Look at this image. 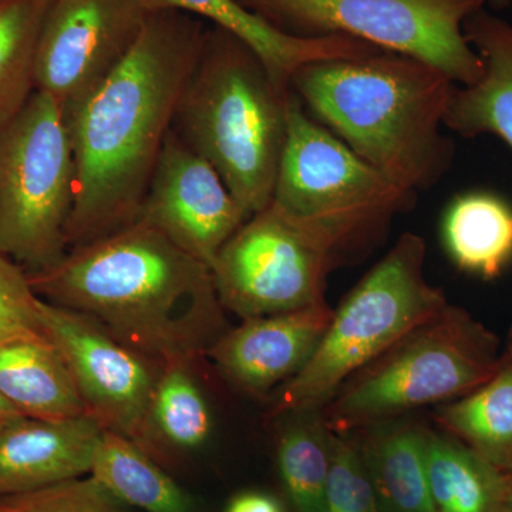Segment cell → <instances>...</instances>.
<instances>
[{
    "mask_svg": "<svg viewBox=\"0 0 512 512\" xmlns=\"http://www.w3.org/2000/svg\"><path fill=\"white\" fill-rule=\"evenodd\" d=\"M150 424L165 464L173 451H192L210 439V406L192 375V363L161 367L150 403Z\"/></svg>",
    "mask_w": 512,
    "mask_h": 512,
    "instance_id": "cell-25",
    "label": "cell"
},
{
    "mask_svg": "<svg viewBox=\"0 0 512 512\" xmlns=\"http://www.w3.org/2000/svg\"><path fill=\"white\" fill-rule=\"evenodd\" d=\"M440 430L466 444L504 473L512 471V340L500 367L473 392L437 406Z\"/></svg>",
    "mask_w": 512,
    "mask_h": 512,
    "instance_id": "cell-21",
    "label": "cell"
},
{
    "mask_svg": "<svg viewBox=\"0 0 512 512\" xmlns=\"http://www.w3.org/2000/svg\"><path fill=\"white\" fill-rule=\"evenodd\" d=\"M76 181L69 123L55 99L36 90L0 130V254L26 274L52 268L69 251Z\"/></svg>",
    "mask_w": 512,
    "mask_h": 512,
    "instance_id": "cell-8",
    "label": "cell"
},
{
    "mask_svg": "<svg viewBox=\"0 0 512 512\" xmlns=\"http://www.w3.org/2000/svg\"><path fill=\"white\" fill-rule=\"evenodd\" d=\"M441 238L460 271L491 281L512 261V205L493 192L457 195L444 212Z\"/></svg>",
    "mask_w": 512,
    "mask_h": 512,
    "instance_id": "cell-20",
    "label": "cell"
},
{
    "mask_svg": "<svg viewBox=\"0 0 512 512\" xmlns=\"http://www.w3.org/2000/svg\"><path fill=\"white\" fill-rule=\"evenodd\" d=\"M424 447L436 512H504L508 473L443 430L426 427Z\"/></svg>",
    "mask_w": 512,
    "mask_h": 512,
    "instance_id": "cell-22",
    "label": "cell"
},
{
    "mask_svg": "<svg viewBox=\"0 0 512 512\" xmlns=\"http://www.w3.org/2000/svg\"><path fill=\"white\" fill-rule=\"evenodd\" d=\"M19 416L18 413H8V414H0V436H2L3 430L8 426L9 421L13 419V417Z\"/></svg>",
    "mask_w": 512,
    "mask_h": 512,
    "instance_id": "cell-33",
    "label": "cell"
},
{
    "mask_svg": "<svg viewBox=\"0 0 512 512\" xmlns=\"http://www.w3.org/2000/svg\"><path fill=\"white\" fill-rule=\"evenodd\" d=\"M426 251L423 237L406 232L357 282L311 359L276 390L269 419L320 412L357 370L447 305L424 275Z\"/></svg>",
    "mask_w": 512,
    "mask_h": 512,
    "instance_id": "cell-6",
    "label": "cell"
},
{
    "mask_svg": "<svg viewBox=\"0 0 512 512\" xmlns=\"http://www.w3.org/2000/svg\"><path fill=\"white\" fill-rule=\"evenodd\" d=\"M0 397L22 416L35 419L87 414L66 360L45 332L0 342Z\"/></svg>",
    "mask_w": 512,
    "mask_h": 512,
    "instance_id": "cell-17",
    "label": "cell"
},
{
    "mask_svg": "<svg viewBox=\"0 0 512 512\" xmlns=\"http://www.w3.org/2000/svg\"><path fill=\"white\" fill-rule=\"evenodd\" d=\"M456 86L436 67L384 50L306 63L291 79L313 119L416 194L436 187L456 157L454 141L443 133Z\"/></svg>",
    "mask_w": 512,
    "mask_h": 512,
    "instance_id": "cell-3",
    "label": "cell"
},
{
    "mask_svg": "<svg viewBox=\"0 0 512 512\" xmlns=\"http://www.w3.org/2000/svg\"><path fill=\"white\" fill-rule=\"evenodd\" d=\"M508 338H510L512 340V329H511V332H510V336H508Z\"/></svg>",
    "mask_w": 512,
    "mask_h": 512,
    "instance_id": "cell-35",
    "label": "cell"
},
{
    "mask_svg": "<svg viewBox=\"0 0 512 512\" xmlns=\"http://www.w3.org/2000/svg\"><path fill=\"white\" fill-rule=\"evenodd\" d=\"M511 2H512V0H511Z\"/></svg>",
    "mask_w": 512,
    "mask_h": 512,
    "instance_id": "cell-36",
    "label": "cell"
},
{
    "mask_svg": "<svg viewBox=\"0 0 512 512\" xmlns=\"http://www.w3.org/2000/svg\"><path fill=\"white\" fill-rule=\"evenodd\" d=\"M39 303L29 275L0 254V342L22 333L43 332Z\"/></svg>",
    "mask_w": 512,
    "mask_h": 512,
    "instance_id": "cell-29",
    "label": "cell"
},
{
    "mask_svg": "<svg viewBox=\"0 0 512 512\" xmlns=\"http://www.w3.org/2000/svg\"><path fill=\"white\" fill-rule=\"evenodd\" d=\"M325 301L299 311L242 320L208 350L222 376L251 396H266L301 372L329 328Z\"/></svg>",
    "mask_w": 512,
    "mask_h": 512,
    "instance_id": "cell-14",
    "label": "cell"
},
{
    "mask_svg": "<svg viewBox=\"0 0 512 512\" xmlns=\"http://www.w3.org/2000/svg\"><path fill=\"white\" fill-rule=\"evenodd\" d=\"M208 26L183 10H153L126 59L67 120L77 170L69 249L137 221Z\"/></svg>",
    "mask_w": 512,
    "mask_h": 512,
    "instance_id": "cell-1",
    "label": "cell"
},
{
    "mask_svg": "<svg viewBox=\"0 0 512 512\" xmlns=\"http://www.w3.org/2000/svg\"><path fill=\"white\" fill-rule=\"evenodd\" d=\"M353 434L383 512H436L427 473L426 426L400 417Z\"/></svg>",
    "mask_w": 512,
    "mask_h": 512,
    "instance_id": "cell-18",
    "label": "cell"
},
{
    "mask_svg": "<svg viewBox=\"0 0 512 512\" xmlns=\"http://www.w3.org/2000/svg\"><path fill=\"white\" fill-rule=\"evenodd\" d=\"M488 8H493L497 10H503L510 8L512 5L511 0H487Z\"/></svg>",
    "mask_w": 512,
    "mask_h": 512,
    "instance_id": "cell-32",
    "label": "cell"
},
{
    "mask_svg": "<svg viewBox=\"0 0 512 512\" xmlns=\"http://www.w3.org/2000/svg\"><path fill=\"white\" fill-rule=\"evenodd\" d=\"M291 90L254 50L208 26L200 57L178 100L173 131L215 168L249 217L272 201L288 134Z\"/></svg>",
    "mask_w": 512,
    "mask_h": 512,
    "instance_id": "cell-4",
    "label": "cell"
},
{
    "mask_svg": "<svg viewBox=\"0 0 512 512\" xmlns=\"http://www.w3.org/2000/svg\"><path fill=\"white\" fill-rule=\"evenodd\" d=\"M29 281L161 365H194L229 329L210 268L143 221L69 249Z\"/></svg>",
    "mask_w": 512,
    "mask_h": 512,
    "instance_id": "cell-2",
    "label": "cell"
},
{
    "mask_svg": "<svg viewBox=\"0 0 512 512\" xmlns=\"http://www.w3.org/2000/svg\"><path fill=\"white\" fill-rule=\"evenodd\" d=\"M504 512H512V471L508 473L507 498H505Z\"/></svg>",
    "mask_w": 512,
    "mask_h": 512,
    "instance_id": "cell-31",
    "label": "cell"
},
{
    "mask_svg": "<svg viewBox=\"0 0 512 512\" xmlns=\"http://www.w3.org/2000/svg\"><path fill=\"white\" fill-rule=\"evenodd\" d=\"M101 433L90 414L13 417L0 436V497L89 476Z\"/></svg>",
    "mask_w": 512,
    "mask_h": 512,
    "instance_id": "cell-15",
    "label": "cell"
},
{
    "mask_svg": "<svg viewBox=\"0 0 512 512\" xmlns=\"http://www.w3.org/2000/svg\"><path fill=\"white\" fill-rule=\"evenodd\" d=\"M416 192L377 171L313 119L293 94L272 204L332 242L343 264L373 247Z\"/></svg>",
    "mask_w": 512,
    "mask_h": 512,
    "instance_id": "cell-7",
    "label": "cell"
},
{
    "mask_svg": "<svg viewBox=\"0 0 512 512\" xmlns=\"http://www.w3.org/2000/svg\"><path fill=\"white\" fill-rule=\"evenodd\" d=\"M8 413H18L8 402L0 397V414H8ZM19 414V413H18Z\"/></svg>",
    "mask_w": 512,
    "mask_h": 512,
    "instance_id": "cell-34",
    "label": "cell"
},
{
    "mask_svg": "<svg viewBox=\"0 0 512 512\" xmlns=\"http://www.w3.org/2000/svg\"><path fill=\"white\" fill-rule=\"evenodd\" d=\"M340 265L325 235L271 202L229 239L210 271L225 311L245 320L325 301L326 279Z\"/></svg>",
    "mask_w": 512,
    "mask_h": 512,
    "instance_id": "cell-10",
    "label": "cell"
},
{
    "mask_svg": "<svg viewBox=\"0 0 512 512\" xmlns=\"http://www.w3.org/2000/svg\"><path fill=\"white\" fill-rule=\"evenodd\" d=\"M53 0H0V130L36 92V53Z\"/></svg>",
    "mask_w": 512,
    "mask_h": 512,
    "instance_id": "cell-24",
    "label": "cell"
},
{
    "mask_svg": "<svg viewBox=\"0 0 512 512\" xmlns=\"http://www.w3.org/2000/svg\"><path fill=\"white\" fill-rule=\"evenodd\" d=\"M225 512H284V508L271 495L249 491L232 498Z\"/></svg>",
    "mask_w": 512,
    "mask_h": 512,
    "instance_id": "cell-30",
    "label": "cell"
},
{
    "mask_svg": "<svg viewBox=\"0 0 512 512\" xmlns=\"http://www.w3.org/2000/svg\"><path fill=\"white\" fill-rule=\"evenodd\" d=\"M39 311L42 330L66 360L87 414L163 466L150 424L151 396L163 365L128 348L83 313L42 298Z\"/></svg>",
    "mask_w": 512,
    "mask_h": 512,
    "instance_id": "cell-11",
    "label": "cell"
},
{
    "mask_svg": "<svg viewBox=\"0 0 512 512\" xmlns=\"http://www.w3.org/2000/svg\"><path fill=\"white\" fill-rule=\"evenodd\" d=\"M0 512H130L92 476L0 497Z\"/></svg>",
    "mask_w": 512,
    "mask_h": 512,
    "instance_id": "cell-28",
    "label": "cell"
},
{
    "mask_svg": "<svg viewBox=\"0 0 512 512\" xmlns=\"http://www.w3.org/2000/svg\"><path fill=\"white\" fill-rule=\"evenodd\" d=\"M286 35L345 36L436 67L457 86L476 83L483 60L464 25L487 0H235Z\"/></svg>",
    "mask_w": 512,
    "mask_h": 512,
    "instance_id": "cell-9",
    "label": "cell"
},
{
    "mask_svg": "<svg viewBox=\"0 0 512 512\" xmlns=\"http://www.w3.org/2000/svg\"><path fill=\"white\" fill-rule=\"evenodd\" d=\"M151 12L148 0H53L37 45L36 90L69 120L126 59Z\"/></svg>",
    "mask_w": 512,
    "mask_h": 512,
    "instance_id": "cell-12",
    "label": "cell"
},
{
    "mask_svg": "<svg viewBox=\"0 0 512 512\" xmlns=\"http://www.w3.org/2000/svg\"><path fill=\"white\" fill-rule=\"evenodd\" d=\"M92 476L128 508L144 512H195L194 500L164 467L134 441L103 430Z\"/></svg>",
    "mask_w": 512,
    "mask_h": 512,
    "instance_id": "cell-23",
    "label": "cell"
},
{
    "mask_svg": "<svg viewBox=\"0 0 512 512\" xmlns=\"http://www.w3.org/2000/svg\"><path fill=\"white\" fill-rule=\"evenodd\" d=\"M249 218L215 168L171 128L137 221L211 268L218 252Z\"/></svg>",
    "mask_w": 512,
    "mask_h": 512,
    "instance_id": "cell-13",
    "label": "cell"
},
{
    "mask_svg": "<svg viewBox=\"0 0 512 512\" xmlns=\"http://www.w3.org/2000/svg\"><path fill=\"white\" fill-rule=\"evenodd\" d=\"M148 5L151 10H183L234 33L254 50L282 89L291 87L293 73L303 64L338 59L345 52L338 37L305 39L286 35L235 0H148Z\"/></svg>",
    "mask_w": 512,
    "mask_h": 512,
    "instance_id": "cell-19",
    "label": "cell"
},
{
    "mask_svg": "<svg viewBox=\"0 0 512 512\" xmlns=\"http://www.w3.org/2000/svg\"><path fill=\"white\" fill-rule=\"evenodd\" d=\"M278 440V467L286 494L298 512H325L332 461V431L322 412L284 417Z\"/></svg>",
    "mask_w": 512,
    "mask_h": 512,
    "instance_id": "cell-26",
    "label": "cell"
},
{
    "mask_svg": "<svg viewBox=\"0 0 512 512\" xmlns=\"http://www.w3.org/2000/svg\"><path fill=\"white\" fill-rule=\"evenodd\" d=\"M325 512H383L359 441L353 437V433L338 434L332 431V461L326 487Z\"/></svg>",
    "mask_w": 512,
    "mask_h": 512,
    "instance_id": "cell-27",
    "label": "cell"
},
{
    "mask_svg": "<svg viewBox=\"0 0 512 512\" xmlns=\"http://www.w3.org/2000/svg\"><path fill=\"white\" fill-rule=\"evenodd\" d=\"M501 357L500 339L447 303L350 376L320 412L333 433H356L466 396L493 377Z\"/></svg>",
    "mask_w": 512,
    "mask_h": 512,
    "instance_id": "cell-5",
    "label": "cell"
},
{
    "mask_svg": "<svg viewBox=\"0 0 512 512\" xmlns=\"http://www.w3.org/2000/svg\"><path fill=\"white\" fill-rule=\"evenodd\" d=\"M470 45L483 60L476 83L456 86L444 127L460 137L495 136L512 150V25L487 8L464 25Z\"/></svg>",
    "mask_w": 512,
    "mask_h": 512,
    "instance_id": "cell-16",
    "label": "cell"
}]
</instances>
